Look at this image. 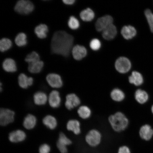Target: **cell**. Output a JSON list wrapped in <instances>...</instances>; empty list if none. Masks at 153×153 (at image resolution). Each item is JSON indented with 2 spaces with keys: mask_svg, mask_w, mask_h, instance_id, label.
Returning a JSON list of instances; mask_svg holds the SVG:
<instances>
[{
  "mask_svg": "<svg viewBox=\"0 0 153 153\" xmlns=\"http://www.w3.org/2000/svg\"><path fill=\"white\" fill-rule=\"evenodd\" d=\"M74 42L73 36L63 30L55 32L51 43L52 53L67 57L69 56Z\"/></svg>",
  "mask_w": 153,
  "mask_h": 153,
  "instance_id": "1",
  "label": "cell"
},
{
  "mask_svg": "<svg viewBox=\"0 0 153 153\" xmlns=\"http://www.w3.org/2000/svg\"><path fill=\"white\" fill-rule=\"evenodd\" d=\"M37 123V119L35 116L32 114H28L24 120L23 125L25 128L30 130L35 127Z\"/></svg>",
  "mask_w": 153,
  "mask_h": 153,
  "instance_id": "23",
  "label": "cell"
},
{
  "mask_svg": "<svg viewBox=\"0 0 153 153\" xmlns=\"http://www.w3.org/2000/svg\"><path fill=\"white\" fill-rule=\"evenodd\" d=\"M44 66V62L42 61L28 64V71L32 74H38L41 72Z\"/></svg>",
  "mask_w": 153,
  "mask_h": 153,
  "instance_id": "26",
  "label": "cell"
},
{
  "mask_svg": "<svg viewBox=\"0 0 153 153\" xmlns=\"http://www.w3.org/2000/svg\"><path fill=\"white\" fill-rule=\"evenodd\" d=\"M102 135L98 130L93 129L90 130L85 136L86 142L92 147L97 146L101 143Z\"/></svg>",
  "mask_w": 153,
  "mask_h": 153,
  "instance_id": "4",
  "label": "cell"
},
{
  "mask_svg": "<svg viewBox=\"0 0 153 153\" xmlns=\"http://www.w3.org/2000/svg\"><path fill=\"white\" fill-rule=\"evenodd\" d=\"M2 66L3 69L8 72H14L16 71L17 69L16 63L11 58L5 59L3 61Z\"/></svg>",
  "mask_w": 153,
  "mask_h": 153,
  "instance_id": "22",
  "label": "cell"
},
{
  "mask_svg": "<svg viewBox=\"0 0 153 153\" xmlns=\"http://www.w3.org/2000/svg\"><path fill=\"white\" fill-rule=\"evenodd\" d=\"M118 153H131L129 149L127 146L120 147L118 151Z\"/></svg>",
  "mask_w": 153,
  "mask_h": 153,
  "instance_id": "37",
  "label": "cell"
},
{
  "mask_svg": "<svg viewBox=\"0 0 153 153\" xmlns=\"http://www.w3.org/2000/svg\"><path fill=\"white\" fill-rule=\"evenodd\" d=\"M128 81L130 84L136 86H139L142 85L143 79L140 73L137 71H134L132 72L131 75L129 76Z\"/></svg>",
  "mask_w": 153,
  "mask_h": 153,
  "instance_id": "17",
  "label": "cell"
},
{
  "mask_svg": "<svg viewBox=\"0 0 153 153\" xmlns=\"http://www.w3.org/2000/svg\"><path fill=\"white\" fill-rule=\"evenodd\" d=\"M18 79L19 85L22 88H27L33 83V78L28 77L24 74H20L18 76Z\"/></svg>",
  "mask_w": 153,
  "mask_h": 153,
  "instance_id": "16",
  "label": "cell"
},
{
  "mask_svg": "<svg viewBox=\"0 0 153 153\" xmlns=\"http://www.w3.org/2000/svg\"><path fill=\"white\" fill-rule=\"evenodd\" d=\"M34 9V6L33 3L27 0H20L18 1L14 7L16 12L23 15L30 14L33 11Z\"/></svg>",
  "mask_w": 153,
  "mask_h": 153,
  "instance_id": "3",
  "label": "cell"
},
{
  "mask_svg": "<svg viewBox=\"0 0 153 153\" xmlns=\"http://www.w3.org/2000/svg\"><path fill=\"white\" fill-rule=\"evenodd\" d=\"M72 54L74 58L76 60H80L84 58L87 54L85 48L80 45H76L73 48Z\"/></svg>",
  "mask_w": 153,
  "mask_h": 153,
  "instance_id": "12",
  "label": "cell"
},
{
  "mask_svg": "<svg viewBox=\"0 0 153 153\" xmlns=\"http://www.w3.org/2000/svg\"><path fill=\"white\" fill-rule=\"evenodd\" d=\"M110 97L112 100L116 102H122L125 98L124 92L118 88H115L111 91Z\"/></svg>",
  "mask_w": 153,
  "mask_h": 153,
  "instance_id": "18",
  "label": "cell"
},
{
  "mask_svg": "<svg viewBox=\"0 0 153 153\" xmlns=\"http://www.w3.org/2000/svg\"><path fill=\"white\" fill-rule=\"evenodd\" d=\"M68 25L69 27L73 30L77 29L80 26L79 21L74 16L70 17L68 21Z\"/></svg>",
  "mask_w": 153,
  "mask_h": 153,
  "instance_id": "33",
  "label": "cell"
},
{
  "mask_svg": "<svg viewBox=\"0 0 153 153\" xmlns=\"http://www.w3.org/2000/svg\"><path fill=\"white\" fill-rule=\"evenodd\" d=\"M48 28L46 25L41 24L36 27L34 32L38 38L44 39L47 37V33L48 32Z\"/></svg>",
  "mask_w": 153,
  "mask_h": 153,
  "instance_id": "24",
  "label": "cell"
},
{
  "mask_svg": "<svg viewBox=\"0 0 153 153\" xmlns=\"http://www.w3.org/2000/svg\"><path fill=\"white\" fill-rule=\"evenodd\" d=\"M12 45V42L10 39L3 38L0 41V51L2 52H4L10 49Z\"/></svg>",
  "mask_w": 153,
  "mask_h": 153,
  "instance_id": "31",
  "label": "cell"
},
{
  "mask_svg": "<svg viewBox=\"0 0 153 153\" xmlns=\"http://www.w3.org/2000/svg\"><path fill=\"white\" fill-rule=\"evenodd\" d=\"M115 67L116 70L120 73L126 74L131 69V64L128 59L121 57L117 60Z\"/></svg>",
  "mask_w": 153,
  "mask_h": 153,
  "instance_id": "6",
  "label": "cell"
},
{
  "mask_svg": "<svg viewBox=\"0 0 153 153\" xmlns=\"http://www.w3.org/2000/svg\"><path fill=\"white\" fill-rule=\"evenodd\" d=\"M145 15L148 21L151 31L153 32V14L150 9H147L145 11Z\"/></svg>",
  "mask_w": 153,
  "mask_h": 153,
  "instance_id": "34",
  "label": "cell"
},
{
  "mask_svg": "<svg viewBox=\"0 0 153 153\" xmlns=\"http://www.w3.org/2000/svg\"><path fill=\"white\" fill-rule=\"evenodd\" d=\"M72 143V141L64 134L61 133L57 142V146L61 153H67L68 150L67 146L71 144Z\"/></svg>",
  "mask_w": 153,
  "mask_h": 153,
  "instance_id": "8",
  "label": "cell"
},
{
  "mask_svg": "<svg viewBox=\"0 0 153 153\" xmlns=\"http://www.w3.org/2000/svg\"><path fill=\"white\" fill-rule=\"evenodd\" d=\"M15 112L9 109L1 108L0 110V124L5 126L14 120Z\"/></svg>",
  "mask_w": 153,
  "mask_h": 153,
  "instance_id": "5",
  "label": "cell"
},
{
  "mask_svg": "<svg viewBox=\"0 0 153 153\" xmlns=\"http://www.w3.org/2000/svg\"><path fill=\"white\" fill-rule=\"evenodd\" d=\"M121 33L125 39L128 40L131 39L136 35L137 30L133 26H124L122 28Z\"/></svg>",
  "mask_w": 153,
  "mask_h": 153,
  "instance_id": "20",
  "label": "cell"
},
{
  "mask_svg": "<svg viewBox=\"0 0 153 153\" xmlns=\"http://www.w3.org/2000/svg\"><path fill=\"white\" fill-rule=\"evenodd\" d=\"M40 59L39 54L35 51H33L26 56L25 61L28 64H30L39 61Z\"/></svg>",
  "mask_w": 153,
  "mask_h": 153,
  "instance_id": "32",
  "label": "cell"
},
{
  "mask_svg": "<svg viewBox=\"0 0 153 153\" xmlns=\"http://www.w3.org/2000/svg\"><path fill=\"white\" fill-rule=\"evenodd\" d=\"M101 44L100 42L97 39H94L92 40L90 44V46L93 51L98 50L100 48Z\"/></svg>",
  "mask_w": 153,
  "mask_h": 153,
  "instance_id": "35",
  "label": "cell"
},
{
  "mask_svg": "<svg viewBox=\"0 0 153 153\" xmlns=\"http://www.w3.org/2000/svg\"><path fill=\"white\" fill-rule=\"evenodd\" d=\"M135 100L140 104L146 103L149 99V95L146 91L141 89L137 90L134 94Z\"/></svg>",
  "mask_w": 153,
  "mask_h": 153,
  "instance_id": "21",
  "label": "cell"
},
{
  "mask_svg": "<svg viewBox=\"0 0 153 153\" xmlns=\"http://www.w3.org/2000/svg\"><path fill=\"white\" fill-rule=\"evenodd\" d=\"M39 151V153H49L51 148L48 145L43 144L40 146Z\"/></svg>",
  "mask_w": 153,
  "mask_h": 153,
  "instance_id": "36",
  "label": "cell"
},
{
  "mask_svg": "<svg viewBox=\"0 0 153 153\" xmlns=\"http://www.w3.org/2000/svg\"><path fill=\"white\" fill-rule=\"evenodd\" d=\"M139 133L141 139L148 141L152 138L153 135V129L150 125L145 124L140 128Z\"/></svg>",
  "mask_w": 153,
  "mask_h": 153,
  "instance_id": "14",
  "label": "cell"
},
{
  "mask_svg": "<svg viewBox=\"0 0 153 153\" xmlns=\"http://www.w3.org/2000/svg\"><path fill=\"white\" fill-rule=\"evenodd\" d=\"M43 123L44 125L51 130L55 129L57 126V122L56 118L51 115L45 116L43 120Z\"/></svg>",
  "mask_w": 153,
  "mask_h": 153,
  "instance_id": "27",
  "label": "cell"
},
{
  "mask_svg": "<svg viewBox=\"0 0 153 153\" xmlns=\"http://www.w3.org/2000/svg\"><path fill=\"white\" fill-rule=\"evenodd\" d=\"M50 105L53 108H58L60 106L61 99L60 93L56 91H53L50 94L48 97Z\"/></svg>",
  "mask_w": 153,
  "mask_h": 153,
  "instance_id": "13",
  "label": "cell"
},
{
  "mask_svg": "<svg viewBox=\"0 0 153 153\" xmlns=\"http://www.w3.org/2000/svg\"><path fill=\"white\" fill-rule=\"evenodd\" d=\"M80 122L76 120H69L67 124V129L69 131H72L75 134L77 135L81 133Z\"/></svg>",
  "mask_w": 153,
  "mask_h": 153,
  "instance_id": "19",
  "label": "cell"
},
{
  "mask_svg": "<svg viewBox=\"0 0 153 153\" xmlns=\"http://www.w3.org/2000/svg\"><path fill=\"white\" fill-rule=\"evenodd\" d=\"M26 137V133L23 131L17 130L9 134V139L11 142L18 143L24 141Z\"/></svg>",
  "mask_w": 153,
  "mask_h": 153,
  "instance_id": "11",
  "label": "cell"
},
{
  "mask_svg": "<svg viewBox=\"0 0 153 153\" xmlns=\"http://www.w3.org/2000/svg\"><path fill=\"white\" fill-rule=\"evenodd\" d=\"M15 43L18 46L23 47L27 43V36L24 33H20L17 35L15 38Z\"/></svg>",
  "mask_w": 153,
  "mask_h": 153,
  "instance_id": "30",
  "label": "cell"
},
{
  "mask_svg": "<svg viewBox=\"0 0 153 153\" xmlns=\"http://www.w3.org/2000/svg\"><path fill=\"white\" fill-rule=\"evenodd\" d=\"M113 19L110 15H105L97 19L95 24L97 31L102 32L105 29L113 24Z\"/></svg>",
  "mask_w": 153,
  "mask_h": 153,
  "instance_id": "7",
  "label": "cell"
},
{
  "mask_svg": "<svg viewBox=\"0 0 153 153\" xmlns=\"http://www.w3.org/2000/svg\"><path fill=\"white\" fill-rule=\"evenodd\" d=\"M102 32V37L104 39L107 40H111L115 37L117 33V30L116 26L112 24Z\"/></svg>",
  "mask_w": 153,
  "mask_h": 153,
  "instance_id": "15",
  "label": "cell"
},
{
  "mask_svg": "<svg viewBox=\"0 0 153 153\" xmlns=\"http://www.w3.org/2000/svg\"><path fill=\"white\" fill-rule=\"evenodd\" d=\"M75 0H63L62 2L65 4L71 5L74 4L75 2Z\"/></svg>",
  "mask_w": 153,
  "mask_h": 153,
  "instance_id": "38",
  "label": "cell"
},
{
  "mask_svg": "<svg viewBox=\"0 0 153 153\" xmlns=\"http://www.w3.org/2000/svg\"><path fill=\"white\" fill-rule=\"evenodd\" d=\"M81 104V100L75 94H69L66 96L65 105L67 109L71 110Z\"/></svg>",
  "mask_w": 153,
  "mask_h": 153,
  "instance_id": "9",
  "label": "cell"
},
{
  "mask_svg": "<svg viewBox=\"0 0 153 153\" xmlns=\"http://www.w3.org/2000/svg\"><path fill=\"white\" fill-rule=\"evenodd\" d=\"M152 113L153 114V106L152 107Z\"/></svg>",
  "mask_w": 153,
  "mask_h": 153,
  "instance_id": "39",
  "label": "cell"
},
{
  "mask_svg": "<svg viewBox=\"0 0 153 153\" xmlns=\"http://www.w3.org/2000/svg\"><path fill=\"white\" fill-rule=\"evenodd\" d=\"M34 103L38 105H45L48 100L47 96L45 93L42 91H38L33 96Z\"/></svg>",
  "mask_w": 153,
  "mask_h": 153,
  "instance_id": "25",
  "label": "cell"
},
{
  "mask_svg": "<svg viewBox=\"0 0 153 153\" xmlns=\"http://www.w3.org/2000/svg\"><path fill=\"white\" fill-rule=\"evenodd\" d=\"M46 80L50 86L59 88L62 87L63 82L61 76L56 74H50L47 76Z\"/></svg>",
  "mask_w": 153,
  "mask_h": 153,
  "instance_id": "10",
  "label": "cell"
},
{
  "mask_svg": "<svg viewBox=\"0 0 153 153\" xmlns=\"http://www.w3.org/2000/svg\"><path fill=\"white\" fill-rule=\"evenodd\" d=\"M77 113L80 117L82 119L86 120L91 117V111L88 106L83 105L78 108Z\"/></svg>",
  "mask_w": 153,
  "mask_h": 153,
  "instance_id": "28",
  "label": "cell"
},
{
  "mask_svg": "<svg viewBox=\"0 0 153 153\" xmlns=\"http://www.w3.org/2000/svg\"><path fill=\"white\" fill-rule=\"evenodd\" d=\"M108 121L112 128L116 132L125 131L129 123V120L125 114L119 111L109 116Z\"/></svg>",
  "mask_w": 153,
  "mask_h": 153,
  "instance_id": "2",
  "label": "cell"
},
{
  "mask_svg": "<svg viewBox=\"0 0 153 153\" xmlns=\"http://www.w3.org/2000/svg\"><path fill=\"white\" fill-rule=\"evenodd\" d=\"M94 11L90 8H87L82 11L80 14V16L82 20L85 22H91L94 18Z\"/></svg>",
  "mask_w": 153,
  "mask_h": 153,
  "instance_id": "29",
  "label": "cell"
}]
</instances>
